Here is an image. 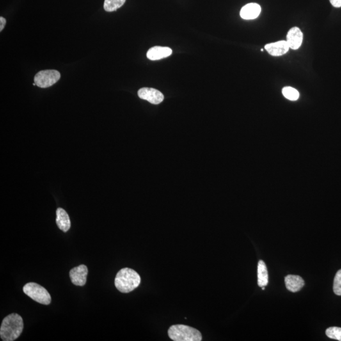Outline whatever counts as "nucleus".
Here are the masks:
<instances>
[{
	"label": "nucleus",
	"instance_id": "f257e3e1",
	"mask_svg": "<svg viewBox=\"0 0 341 341\" xmlns=\"http://www.w3.org/2000/svg\"><path fill=\"white\" fill-rule=\"evenodd\" d=\"M24 329L21 316L11 313L4 318L0 328V336L3 341H13L19 337Z\"/></svg>",
	"mask_w": 341,
	"mask_h": 341
},
{
	"label": "nucleus",
	"instance_id": "f03ea898",
	"mask_svg": "<svg viewBox=\"0 0 341 341\" xmlns=\"http://www.w3.org/2000/svg\"><path fill=\"white\" fill-rule=\"evenodd\" d=\"M141 282V276L136 271L130 268H123L116 274L114 285L120 292L128 293L138 288Z\"/></svg>",
	"mask_w": 341,
	"mask_h": 341
},
{
	"label": "nucleus",
	"instance_id": "7ed1b4c3",
	"mask_svg": "<svg viewBox=\"0 0 341 341\" xmlns=\"http://www.w3.org/2000/svg\"><path fill=\"white\" fill-rule=\"evenodd\" d=\"M168 336L175 341H201L202 334L197 329L185 325H174L168 330Z\"/></svg>",
	"mask_w": 341,
	"mask_h": 341
},
{
	"label": "nucleus",
	"instance_id": "20e7f679",
	"mask_svg": "<svg viewBox=\"0 0 341 341\" xmlns=\"http://www.w3.org/2000/svg\"><path fill=\"white\" fill-rule=\"evenodd\" d=\"M24 293L38 302V303L48 305L51 303V297L44 287L35 283L26 284L23 288Z\"/></svg>",
	"mask_w": 341,
	"mask_h": 341
},
{
	"label": "nucleus",
	"instance_id": "39448f33",
	"mask_svg": "<svg viewBox=\"0 0 341 341\" xmlns=\"http://www.w3.org/2000/svg\"><path fill=\"white\" fill-rule=\"evenodd\" d=\"M61 75L55 70H46L39 72L34 77V83L41 88H49L60 79Z\"/></svg>",
	"mask_w": 341,
	"mask_h": 341
},
{
	"label": "nucleus",
	"instance_id": "423d86ee",
	"mask_svg": "<svg viewBox=\"0 0 341 341\" xmlns=\"http://www.w3.org/2000/svg\"><path fill=\"white\" fill-rule=\"evenodd\" d=\"M138 96L141 99L147 100L152 104H159L164 100L163 95L153 88H142L138 91Z\"/></svg>",
	"mask_w": 341,
	"mask_h": 341
},
{
	"label": "nucleus",
	"instance_id": "0eeeda50",
	"mask_svg": "<svg viewBox=\"0 0 341 341\" xmlns=\"http://www.w3.org/2000/svg\"><path fill=\"white\" fill-rule=\"evenodd\" d=\"M88 269L86 265H81L70 271V278L74 285L84 286L86 285Z\"/></svg>",
	"mask_w": 341,
	"mask_h": 341
},
{
	"label": "nucleus",
	"instance_id": "6e6552de",
	"mask_svg": "<svg viewBox=\"0 0 341 341\" xmlns=\"http://www.w3.org/2000/svg\"><path fill=\"white\" fill-rule=\"evenodd\" d=\"M303 34L298 27L291 29L287 34V43L291 49L296 50L303 43Z\"/></svg>",
	"mask_w": 341,
	"mask_h": 341
},
{
	"label": "nucleus",
	"instance_id": "1a4fd4ad",
	"mask_svg": "<svg viewBox=\"0 0 341 341\" xmlns=\"http://www.w3.org/2000/svg\"><path fill=\"white\" fill-rule=\"evenodd\" d=\"M287 41H280L278 42L270 43L265 46V49L271 55L280 56L287 53L290 49Z\"/></svg>",
	"mask_w": 341,
	"mask_h": 341
},
{
	"label": "nucleus",
	"instance_id": "9d476101",
	"mask_svg": "<svg viewBox=\"0 0 341 341\" xmlns=\"http://www.w3.org/2000/svg\"><path fill=\"white\" fill-rule=\"evenodd\" d=\"M172 54V49L168 47H154L150 48L147 52V57L150 60H159L167 58Z\"/></svg>",
	"mask_w": 341,
	"mask_h": 341
},
{
	"label": "nucleus",
	"instance_id": "9b49d317",
	"mask_svg": "<svg viewBox=\"0 0 341 341\" xmlns=\"http://www.w3.org/2000/svg\"><path fill=\"white\" fill-rule=\"evenodd\" d=\"M261 7L259 4L255 3H248L244 6L240 11V16L244 20H253L260 14Z\"/></svg>",
	"mask_w": 341,
	"mask_h": 341
},
{
	"label": "nucleus",
	"instance_id": "f8f14e48",
	"mask_svg": "<svg viewBox=\"0 0 341 341\" xmlns=\"http://www.w3.org/2000/svg\"><path fill=\"white\" fill-rule=\"evenodd\" d=\"M285 281L286 288L292 292H299L304 285L303 278L299 276L288 275L286 277Z\"/></svg>",
	"mask_w": 341,
	"mask_h": 341
},
{
	"label": "nucleus",
	"instance_id": "ddd939ff",
	"mask_svg": "<svg viewBox=\"0 0 341 341\" xmlns=\"http://www.w3.org/2000/svg\"><path fill=\"white\" fill-rule=\"evenodd\" d=\"M56 222L57 226L63 232H67L70 230L71 226L70 217L67 212L62 208H58L56 210Z\"/></svg>",
	"mask_w": 341,
	"mask_h": 341
},
{
	"label": "nucleus",
	"instance_id": "4468645a",
	"mask_svg": "<svg viewBox=\"0 0 341 341\" xmlns=\"http://www.w3.org/2000/svg\"><path fill=\"white\" fill-rule=\"evenodd\" d=\"M258 285L260 287H265L269 283V276H268L267 268L264 261L260 260L258 262L257 268Z\"/></svg>",
	"mask_w": 341,
	"mask_h": 341
},
{
	"label": "nucleus",
	"instance_id": "2eb2a0df",
	"mask_svg": "<svg viewBox=\"0 0 341 341\" xmlns=\"http://www.w3.org/2000/svg\"><path fill=\"white\" fill-rule=\"evenodd\" d=\"M126 0H105L104 10L108 12L116 11L125 4Z\"/></svg>",
	"mask_w": 341,
	"mask_h": 341
},
{
	"label": "nucleus",
	"instance_id": "dca6fc26",
	"mask_svg": "<svg viewBox=\"0 0 341 341\" xmlns=\"http://www.w3.org/2000/svg\"><path fill=\"white\" fill-rule=\"evenodd\" d=\"M282 93L286 99L292 100V101H295V100L299 99V94L298 91L296 89L292 88V87H285L283 89Z\"/></svg>",
	"mask_w": 341,
	"mask_h": 341
},
{
	"label": "nucleus",
	"instance_id": "f3484780",
	"mask_svg": "<svg viewBox=\"0 0 341 341\" xmlns=\"http://www.w3.org/2000/svg\"><path fill=\"white\" fill-rule=\"evenodd\" d=\"M327 337L333 340L341 341V328L340 327H329L326 331Z\"/></svg>",
	"mask_w": 341,
	"mask_h": 341
},
{
	"label": "nucleus",
	"instance_id": "a211bd4d",
	"mask_svg": "<svg viewBox=\"0 0 341 341\" xmlns=\"http://www.w3.org/2000/svg\"><path fill=\"white\" fill-rule=\"evenodd\" d=\"M333 290L334 293L341 296V269L336 274L334 281Z\"/></svg>",
	"mask_w": 341,
	"mask_h": 341
},
{
	"label": "nucleus",
	"instance_id": "6ab92c4d",
	"mask_svg": "<svg viewBox=\"0 0 341 341\" xmlns=\"http://www.w3.org/2000/svg\"><path fill=\"white\" fill-rule=\"evenodd\" d=\"M329 1H330L332 5H333L334 7H341V0H329Z\"/></svg>",
	"mask_w": 341,
	"mask_h": 341
},
{
	"label": "nucleus",
	"instance_id": "aec40b11",
	"mask_svg": "<svg viewBox=\"0 0 341 341\" xmlns=\"http://www.w3.org/2000/svg\"><path fill=\"white\" fill-rule=\"evenodd\" d=\"M6 24V20L3 17H0V31H3Z\"/></svg>",
	"mask_w": 341,
	"mask_h": 341
},
{
	"label": "nucleus",
	"instance_id": "412c9836",
	"mask_svg": "<svg viewBox=\"0 0 341 341\" xmlns=\"http://www.w3.org/2000/svg\"><path fill=\"white\" fill-rule=\"evenodd\" d=\"M262 290H265V287H262Z\"/></svg>",
	"mask_w": 341,
	"mask_h": 341
},
{
	"label": "nucleus",
	"instance_id": "4be33fe9",
	"mask_svg": "<svg viewBox=\"0 0 341 341\" xmlns=\"http://www.w3.org/2000/svg\"><path fill=\"white\" fill-rule=\"evenodd\" d=\"M261 51H264V49H261Z\"/></svg>",
	"mask_w": 341,
	"mask_h": 341
}]
</instances>
